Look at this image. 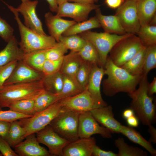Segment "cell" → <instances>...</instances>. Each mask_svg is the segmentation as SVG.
I'll return each mask as SVG.
<instances>
[{"mask_svg":"<svg viewBox=\"0 0 156 156\" xmlns=\"http://www.w3.org/2000/svg\"><path fill=\"white\" fill-rule=\"evenodd\" d=\"M107 78L103 82V92L108 96L123 92L130 94L136 89L143 75H133L120 66L115 64L109 56L107 57L104 66Z\"/></svg>","mask_w":156,"mask_h":156,"instance_id":"obj_1","label":"cell"},{"mask_svg":"<svg viewBox=\"0 0 156 156\" xmlns=\"http://www.w3.org/2000/svg\"><path fill=\"white\" fill-rule=\"evenodd\" d=\"M147 76H142L139 88L128 94L131 99L130 108L144 125L148 126L155 123L156 119V108L152 96L148 94L149 85Z\"/></svg>","mask_w":156,"mask_h":156,"instance_id":"obj_2","label":"cell"},{"mask_svg":"<svg viewBox=\"0 0 156 156\" xmlns=\"http://www.w3.org/2000/svg\"><path fill=\"white\" fill-rule=\"evenodd\" d=\"M7 5L14 14L18 24L21 37L18 44L24 54L37 50H47L55 44L57 42L51 36L39 34L25 26L21 21L18 12L15 8Z\"/></svg>","mask_w":156,"mask_h":156,"instance_id":"obj_3","label":"cell"},{"mask_svg":"<svg viewBox=\"0 0 156 156\" xmlns=\"http://www.w3.org/2000/svg\"><path fill=\"white\" fill-rule=\"evenodd\" d=\"M44 90L41 80L4 85L0 89V106L8 107L14 102L35 98Z\"/></svg>","mask_w":156,"mask_h":156,"instance_id":"obj_4","label":"cell"},{"mask_svg":"<svg viewBox=\"0 0 156 156\" xmlns=\"http://www.w3.org/2000/svg\"><path fill=\"white\" fill-rule=\"evenodd\" d=\"M79 115L62 107L61 111L49 125L61 137L70 142L75 140L79 138Z\"/></svg>","mask_w":156,"mask_h":156,"instance_id":"obj_5","label":"cell"},{"mask_svg":"<svg viewBox=\"0 0 156 156\" xmlns=\"http://www.w3.org/2000/svg\"><path fill=\"white\" fill-rule=\"evenodd\" d=\"M131 34L127 33L120 35L89 30L79 35L90 42L95 46L99 53L101 66L104 68L108 54L113 47L119 41Z\"/></svg>","mask_w":156,"mask_h":156,"instance_id":"obj_6","label":"cell"},{"mask_svg":"<svg viewBox=\"0 0 156 156\" xmlns=\"http://www.w3.org/2000/svg\"><path fill=\"white\" fill-rule=\"evenodd\" d=\"M144 46L135 34H131L118 42L109 56L113 63L120 66L133 57Z\"/></svg>","mask_w":156,"mask_h":156,"instance_id":"obj_7","label":"cell"},{"mask_svg":"<svg viewBox=\"0 0 156 156\" xmlns=\"http://www.w3.org/2000/svg\"><path fill=\"white\" fill-rule=\"evenodd\" d=\"M62 107L59 101L31 117L18 120L25 131V138L29 134L36 133L49 125L60 112Z\"/></svg>","mask_w":156,"mask_h":156,"instance_id":"obj_8","label":"cell"},{"mask_svg":"<svg viewBox=\"0 0 156 156\" xmlns=\"http://www.w3.org/2000/svg\"><path fill=\"white\" fill-rule=\"evenodd\" d=\"M115 15L127 33L137 34L141 26L136 7V1L125 0L117 8Z\"/></svg>","mask_w":156,"mask_h":156,"instance_id":"obj_9","label":"cell"},{"mask_svg":"<svg viewBox=\"0 0 156 156\" xmlns=\"http://www.w3.org/2000/svg\"><path fill=\"white\" fill-rule=\"evenodd\" d=\"M99 6L94 3H70L67 1L58 5L56 15L61 17H70L77 22H79L87 20L90 13Z\"/></svg>","mask_w":156,"mask_h":156,"instance_id":"obj_10","label":"cell"},{"mask_svg":"<svg viewBox=\"0 0 156 156\" xmlns=\"http://www.w3.org/2000/svg\"><path fill=\"white\" fill-rule=\"evenodd\" d=\"M36 134L39 142L48 148L51 156H62L64 148L70 142L60 136L49 125Z\"/></svg>","mask_w":156,"mask_h":156,"instance_id":"obj_11","label":"cell"},{"mask_svg":"<svg viewBox=\"0 0 156 156\" xmlns=\"http://www.w3.org/2000/svg\"><path fill=\"white\" fill-rule=\"evenodd\" d=\"M112 132L107 128L100 126L90 111L79 114L78 127L79 138H88L99 134L104 138L112 137Z\"/></svg>","mask_w":156,"mask_h":156,"instance_id":"obj_12","label":"cell"},{"mask_svg":"<svg viewBox=\"0 0 156 156\" xmlns=\"http://www.w3.org/2000/svg\"><path fill=\"white\" fill-rule=\"evenodd\" d=\"M59 101L62 107L79 114L96 108L93 100L86 89L76 95Z\"/></svg>","mask_w":156,"mask_h":156,"instance_id":"obj_13","label":"cell"},{"mask_svg":"<svg viewBox=\"0 0 156 156\" xmlns=\"http://www.w3.org/2000/svg\"><path fill=\"white\" fill-rule=\"evenodd\" d=\"M44 75L42 72L33 68L21 60L18 61L11 75L4 85L40 80Z\"/></svg>","mask_w":156,"mask_h":156,"instance_id":"obj_14","label":"cell"},{"mask_svg":"<svg viewBox=\"0 0 156 156\" xmlns=\"http://www.w3.org/2000/svg\"><path fill=\"white\" fill-rule=\"evenodd\" d=\"M38 3L37 0L22 2L15 9L23 16L25 26L36 33L45 35L46 34L43 30L42 23L36 13V9Z\"/></svg>","mask_w":156,"mask_h":156,"instance_id":"obj_15","label":"cell"},{"mask_svg":"<svg viewBox=\"0 0 156 156\" xmlns=\"http://www.w3.org/2000/svg\"><path fill=\"white\" fill-rule=\"evenodd\" d=\"M105 75L103 67L92 64L86 89L93 100L96 108L108 105L103 99L101 92V83Z\"/></svg>","mask_w":156,"mask_h":156,"instance_id":"obj_16","label":"cell"},{"mask_svg":"<svg viewBox=\"0 0 156 156\" xmlns=\"http://www.w3.org/2000/svg\"><path fill=\"white\" fill-rule=\"evenodd\" d=\"M25 140L14 148L18 156H50L49 151L40 144L36 133L27 136Z\"/></svg>","mask_w":156,"mask_h":156,"instance_id":"obj_17","label":"cell"},{"mask_svg":"<svg viewBox=\"0 0 156 156\" xmlns=\"http://www.w3.org/2000/svg\"><path fill=\"white\" fill-rule=\"evenodd\" d=\"M96 144V140L93 137L79 138L65 146L62 156H91Z\"/></svg>","mask_w":156,"mask_h":156,"instance_id":"obj_18","label":"cell"},{"mask_svg":"<svg viewBox=\"0 0 156 156\" xmlns=\"http://www.w3.org/2000/svg\"><path fill=\"white\" fill-rule=\"evenodd\" d=\"M96 120L112 133H120L122 125L114 117L111 105L94 109L91 111Z\"/></svg>","mask_w":156,"mask_h":156,"instance_id":"obj_19","label":"cell"},{"mask_svg":"<svg viewBox=\"0 0 156 156\" xmlns=\"http://www.w3.org/2000/svg\"><path fill=\"white\" fill-rule=\"evenodd\" d=\"M45 22L50 36L57 42L63 33L68 28L77 22L75 21L63 19L51 13H46L44 16Z\"/></svg>","mask_w":156,"mask_h":156,"instance_id":"obj_20","label":"cell"},{"mask_svg":"<svg viewBox=\"0 0 156 156\" xmlns=\"http://www.w3.org/2000/svg\"><path fill=\"white\" fill-rule=\"evenodd\" d=\"M7 42L5 47L0 51V67L14 61L22 60L24 54L14 36Z\"/></svg>","mask_w":156,"mask_h":156,"instance_id":"obj_21","label":"cell"},{"mask_svg":"<svg viewBox=\"0 0 156 156\" xmlns=\"http://www.w3.org/2000/svg\"><path fill=\"white\" fill-rule=\"evenodd\" d=\"M83 60L77 52L71 51L68 54L64 55L60 70L62 74L71 78L79 86L76 75Z\"/></svg>","mask_w":156,"mask_h":156,"instance_id":"obj_22","label":"cell"},{"mask_svg":"<svg viewBox=\"0 0 156 156\" xmlns=\"http://www.w3.org/2000/svg\"><path fill=\"white\" fill-rule=\"evenodd\" d=\"M95 10V16L104 32L120 35L127 34L115 15H104L102 13L99 8Z\"/></svg>","mask_w":156,"mask_h":156,"instance_id":"obj_23","label":"cell"},{"mask_svg":"<svg viewBox=\"0 0 156 156\" xmlns=\"http://www.w3.org/2000/svg\"><path fill=\"white\" fill-rule=\"evenodd\" d=\"M136 7L140 25H149L156 16V0H137Z\"/></svg>","mask_w":156,"mask_h":156,"instance_id":"obj_24","label":"cell"},{"mask_svg":"<svg viewBox=\"0 0 156 156\" xmlns=\"http://www.w3.org/2000/svg\"><path fill=\"white\" fill-rule=\"evenodd\" d=\"M120 133L125 136L132 142L142 146L152 156H156V150L153 147L152 143L146 140L138 131L133 127L122 125Z\"/></svg>","mask_w":156,"mask_h":156,"instance_id":"obj_25","label":"cell"},{"mask_svg":"<svg viewBox=\"0 0 156 156\" xmlns=\"http://www.w3.org/2000/svg\"><path fill=\"white\" fill-rule=\"evenodd\" d=\"M146 46L143 47L131 59L120 67L133 75H143Z\"/></svg>","mask_w":156,"mask_h":156,"instance_id":"obj_26","label":"cell"},{"mask_svg":"<svg viewBox=\"0 0 156 156\" xmlns=\"http://www.w3.org/2000/svg\"><path fill=\"white\" fill-rule=\"evenodd\" d=\"M41 80L45 90L55 94L61 91L63 85V76L60 71L52 74L44 75Z\"/></svg>","mask_w":156,"mask_h":156,"instance_id":"obj_27","label":"cell"},{"mask_svg":"<svg viewBox=\"0 0 156 156\" xmlns=\"http://www.w3.org/2000/svg\"><path fill=\"white\" fill-rule=\"evenodd\" d=\"M101 25L96 16L88 20L77 22L68 28L62 34L64 36H68L80 34L94 28H99Z\"/></svg>","mask_w":156,"mask_h":156,"instance_id":"obj_28","label":"cell"},{"mask_svg":"<svg viewBox=\"0 0 156 156\" xmlns=\"http://www.w3.org/2000/svg\"><path fill=\"white\" fill-rule=\"evenodd\" d=\"M46 50H37L24 54L22 60L33 68L42 72L46 60Z\"/></svg>","mask_w":156,"mask_h":156,"instance_id":"obj_29","label":"cell"},{"mask_svg":"<svg viewBox=\"0 0 156 156\" xmlns=\"http://www.w3.org/2000/svg\"><path fill=\"white\" fill-rule=\"evenodd\" d=\"M59 100L57 94L44 90L35 98L36 113L45 109Z\"/></svg>","mask_w":156,"mask_h":156,"instance_id":"obj_30","label":"cell"},{"mask_svg":"<svg viewBox=\"0 0 156 156\" xmlns=\"http://www.w3.org/2000/svg\"><path fill=\"white\" fill-rule=\"evenodd\" d=\"M85 40V44L77 52L79 55L83 60L102 66L99 53L96 48L90 42Z\"/></svg>","mask_w":156,"mask_h":156,"instance_id":"obj_31","label":"cell"},{"mask_svg":"<svg viewBox=\"0 0 156 156\" xmlns=\"http://www.w3.org/2000/svg\"><path fill=\"white\" fill-rule=\"evenodd\" d=\"M25 131L19 121L11 122L6 141L11 148H14L25 139Z\"/></svg>","mask_w":156,"mask_h":156,"instance_id":"obj_32","label":"cell"},{"mask_svg":"<svg viewBox=\"0 0 156 156\" xmlns=\"http://www.w3.org/2000/svg\"><path fill=\"white\" fill-rule=\"evenodd\" d=\"M115 146L118 150V156H147L146 151L137 147L129 145L122 138H118L115 141Z\"/></svg>","mask_w":156,"mask_h":156,"instance_id":"obj_33","label":"cell"},{"mask_svg":"<svg viewBox=\"0 0 156 156\" xmlns=\"http://www.w3.org/2000/svg\"><path fill=\"white\" fill-rule=\"evenodd\" d=\"M35 98L27 99L14 102L8 106L9 110L26 115L33 116L35 110Z\"/></svg>","mask_w":156,"mask_h":156,"instance_id":"obj_34","label":"cell"},{"mask_svg":"<svg viewBox=\"0 0 156 156\" xmlns=\"http://www.w3.org/2000/svg\"><path fill=\"white\" fill-rule=\"evenodd\" d=\"M63 76L62 88L60 92L57 94L60 100L76 95L84 90L80 86L69 77L63 74Z\"/></svg>","mask_w":156,"mask_h":156,"instance_id":"obj_35","label":"cell"},{"mask_svg":"<svg viewBox=\"0 0 156 156\" xmlns=\"http://www.w3.org/2000/svg\"><path fill=\"white\" fill-rule=\"evenodd\" d=\"M137 34L145 46L156 44V25H141Z\"/></svg>","mask_w":156,"mask_h":156,"instance_id":"obj_36","label":"cell"},{"mask_svg":"<svg viewBox=\"0 0 156 156\" xmlns=\"http://www.w3.org/2000/svg\"><path fill=\"white\" fill-rule=\"evenodd\" d=\"M59 42L62 43L68 49L78 52L85 44L86 40L77 34L68 36L62 35Z\"/></svg>","mask_w":156,"mask_h":156,"instance_id":"obj_37","label":"cell"},{"mask_svg":"<svg viewBox=\"0 0 156 156\" xmlns=\"http://www.w3.org/2000/svg\"><path fill=\"white\" fill-rule=\"evenodd\" d=\"M156 67V44L146 47L143 76H147L149 72Z\"/></svg>","mask_w":156,"mask_h":156,"instance_id":"obj_38","label":"cell"},{"mask_svg":"<svg viewBox=\"0 0 156 156\" xmlns=\"http://www.w3.org/2000/svg\"><path fill=\"white\" fill-rule=\"evenodd\" d=\"M92 64L83 60L76 74L77 81L84 90L86 89Z\"/></svg>","mask_w":156,"mask_h":156,"instance_id":"obj_39","label":"cell"},{"mask_svg":"<svg viewBox=\"0 0 156 156\" xmlns=\"http://www.w3.org/2000/svg\"><path fill=\"white\" fill-rule=\"evenodd\" d=\"M68 49L60 42H57L55 44L46 51L47 60H57L63 57Z\"/></svg>","mask_w":156,"mask_h":156,"instance_id":"obj_40","label":"cell"},{"mask_svg":"<svg viewBox=\"0 0 156 156\" xmlns=\"http://www.w3.org/2000/svg\"><path fill=\"white\" fill-rule=\"evenodd\" d=\"M64 57L57 60L46 59L42 70V72L44 75L52 74L59 71L62 63Z\"/></svg>","mask_w":156,"mask_h":156,"instance_id":"obj_41","label":"cell"},{"mask_svg":"<svg viewBox=\"0 0 156 156\" xmlns=\"http://www.w3.org/2000/svg\"><path fill=\"white\" fill-rule=\"evenodd\" d=\"M18 62L17 61H14L0 67V89L11 75Z\"/></svg>","mask_w":156,"mask_h":156,"instance_id":"obj_42","label":"cell"},{"mask_svg":"<svg viewBox=\"0 0 156 156\" xmlns=\"http://www.w3.org/2000/svg\"><path fill=\"white\" fill-rule=\"evenodd\" d=\"M32 116L16 112L9 109L7 111L0 110V121L12 122Z\"/></svg>","mask_w":156,"mask_h":156,"instance_id":"obj_43","label":"cell"},{"mask_svg":"<svg viewBox=\"0 0 156 156\" xmlns=\"http://www.w3.org/2000/svg\"><path fill=\"white\" fill-rule=\"evenodd\" d=\"M14 29L6 21L0 17V36L8 42L13 36Z\"/></svg>","mask_w":156,"mask_h":156,"instance_id":"obj_44","label":"cell"},{"mask_svg":"<svg viewBox=\"0 0 156 156\" xmlns=\"http://www.w3.org/2000/svg\"><path fill=\"white\" fill-rule=\"evenodd\" d=\"M0 151L4 156H18L7 141L0 136Z\"/></svg>","mask_w":156,"mask_h":156,"instance_id":"obj_45","label":"cell"},{"mask_svg":"<svg viewBox=\"0 0 156 156\" xmlns=\"http://www.w3.org/2000/svg\"><path fill=\"white\" fill-rule=\"evenodd\" d=\"M11 122L0 121V136L6 140Z\"/></svg>","mask_w":156,"mask_h":156,"instance_id":"obj_46","label":"cell"},{"mask_svg":"<svg viewBox=\"0 0 156 156\" xmlns=\"http://www.w3.org/2000/svg\"><path fill=\"white\" fill-rule=\"evenodd\" d=\"M92 156H118V154L111 151L103 150L96 144L93 148Z\"/></svg>","mask_w":156,"mask_h":156,"instance_id":"obj_47","label":"cell"},{"mask_svg":"<svg viewBox=\"0 0 156 156\" xmlns=\"http://www.w3.org/2000/svg\"><path fill=\"white\" fill-rule=\"evenodd\" d=\"M124 2V0H105V3L109 8L115 9L119 8Z\"/></svg>","mask_w":156,"mask_h":156,"instance_id":"obj_48","label":"cell"},{"mask_svg":"<svg viewBox=\"0 0 156 156\" xmlns=\"http://www.w3.org/2000/svg\"><path fill=\"white\" fill-rule=\"evenodd\" d=\"M126 122L129 126L132 127H137L139 125V120L134 115L126 119Z\"/></svg>","mask_w":156,"mask_h":156,"instance_id":"obj_49","label":"cell"},{"mask_svg":"<svg viewBox=\"0 0 156 156\" xmlns=\"http://www.w3.org/2000/svg\"><path fill=\"white\" fill-rule=\"evenodd\" d=\"M148 126V131L151 136L149 141L151 143L155 144L156 143V129L152 125Z\"/></svg>","mask_w":156,"mask_h":156,"instance_id":"obj_50","label":"cell"},{"mask_svg":"<svg viewBox=\"0 0 156 156\" xmlns=\"http://www.w3.org/2000/svg\"><path fill=\"white\" fill-rule=\"evenodd\" d=\"M156 93V78L154 77L152 81L149 84L148 93L149 96H152L153 95Z\"/></svg>","mask_w":156,"mask_h":156,"instance_id":"obj_51","label":"cell"},{"mask_svg":"<svg viewBox=\"0 0 156 156\" xmlns=\"http://www.w3.org/2000/svg\"><path fill=\"white\" fill-rule=\"evenodd\" d=\"M46 0L49 5V8L50 10L53 12H56L58 7L57 0Z\"/></svg>","mask_w":156,"mask_h":156,"instance_id":"obj_52","label":"cell"},{"mask_svg":"<svg viewBox=\"0 0 156 156\" xmlns=\"http://www.w3.org/2000/svg\"><path fill=\"white\" fill-rule=\"evenodd\" d=\"M135 113L130 108L125 110L122 113L123 117L125 119L134 115Z\"/></svg>","mask_w":156,"mask_h":156,"instance_id":"obj_53","label":"cell"},{"mask_svg":"<svg viewBox=\"0 0 156 156\" xmlns=\"http://www.w3.org/2000/svg\"><path fill=\"white\" fill-rule=\"evenodd\" d=\"M68 1L83 3H94L95 0H68Z\"/></svg>","mask_w":156,"mask_h":156,"instance_id":"obj_54","label":"cell"},{"mask_svg":"<svg viewBox=\"0 0 156 156\" xmlns=\"http://www.w3.org/2000/svg\"><path fill=\"white\" fill-rule=\"evenodd\" d=\"M68 0H57V2L58 5Z\"/></svg>","mask_w":156,"mask_h":156,"instance_id":"obj_55","label":"cell"},{"mask_svg":"<svg viewBox=\"0 0 156 156\" xmlns=\"http://www.w3.org/2000/svg\"><path fill=\"white\" fill-rule=\"evenodd\" d=\"M21 0V1L22 2H24L27 1L31 0Z\"/></svg>","mask_w":156,"mask_h":156,"instance_id":"obj_56","label":"cell"},{"mask_svg":"<svg viewBox=\"0 0 156 156\" xmlns=\"http://www.w3.org/2000/svg\"><path fill=\"white\" fill-rule=\"evenodd\" d=\"M3 156L2 154V153H0V156Z\"/></svg>","mask_w":156,"mask_h":156,"instance_id":"obj_57","label":"cell"},{"mask_svg":"<svg viewBox=\"0 0 156 156\" xmlns=\"http://www.w3.org/2000/svg\"><path fill=\"white\" fill-rule=\"evenodd\" d=\"M132 0V1H137V0Z\"/></svg>","mask_w":156,"mask_h":156,"instance_id":"obj_58","label":"cell"},{"mask_svg":"<svg viewBox=\"0 0 156 156\" xmlns=\"http://www.w3.org/2000/svg\"><path fill=\"white\" fill-rule=\"evenodd\" d=\"M2 110L0 106V110Z\"/></svg>","mask_w":156,"mask_h":156,"instance_id":"obj_59","label":"cell"},{"mask_svg":"<svg viewBox=\"0 0 156 156\" xmlns=\"http://www.w3.org/2000/svg\"><path fill=\"white\" fill-rule=\"evenodd\" d=\"M98 0H95V1H97Z\"/></svg>","mask_w":156,"mask_h":156,"instance_id":"obj_60","label":"cell"}]
</instances>
